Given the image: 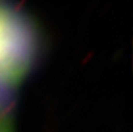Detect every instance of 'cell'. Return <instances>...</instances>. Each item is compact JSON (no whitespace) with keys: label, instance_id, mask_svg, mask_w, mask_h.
I'll use <instances>...</instances> for the list:
<instances>
[{"label":"cell","instance_id":"cell-1","mask_svg":"<svg viewBox=\"0 0 133 132\" xmlns=\"http://www.w3.org/2000/svg\"><path fill=\"white\" fill-rule=\"evenodd\" d=\"M41 36L33 20L9 0H0V101L13 94L39 58Z\"/></svg>","mask_w":133,"mask_h":132},{"label":"cell","instance_id":"cell-2","mask_svg":"<svg viewBox=\"0 0 133 132\" xmlns=\"http://www.w3.org/2000/svg\"><path fill=\"white\" fill-rule=\"evenodd\" d=\"M11 115H0V132H12Z\"/></svg>","mask_w":133,"mask_h":132}]
</instances>
